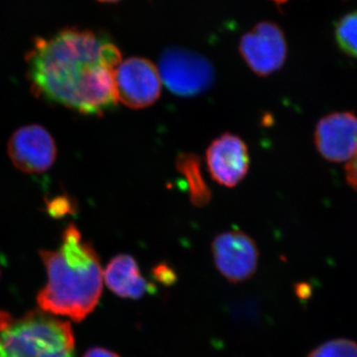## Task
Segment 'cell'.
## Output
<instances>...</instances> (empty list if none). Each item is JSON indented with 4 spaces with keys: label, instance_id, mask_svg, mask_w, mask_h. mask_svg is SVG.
<instances>
[{
    "label": "cell",
    "instance_id": "5",
    "mask_svg": "<svg viewBox=\"0 0 357 357\" xmlns=\"http://www.w3.org/2000/svg\"><path fill=\"white\" fill-rule=\"evenodd\" d=\"M211 250L215 267L231 283L248 280L257 270L259 250L255 241L241 230L218 234Z\"/></svg>",
    "mask_w": 357,
    "mask_h": 357
},
{
    "label": "cell",
    "instance_id": "10",
    "mask_svg": "<svg viewBox=\"0 0 357 357\" xmlns=\"http://www.w3.org/2000/svg\"><path fill=\"white\" fill-rule=\"evenodd\" d=\"M103 278L112 292L126 299H140L151 291V285L141 275L139 266L131 255L112 258L103 272Z\"/></svg>",
    "mask_w": 357,
    "mask_h": 357
},
{
    "label": "cell",
    "instance_id": "14",
    "mask_svg": "<svg viewBox=\"0 0 357 357\" xmlns=\"http://www.w3.org/2000/svg\"><path fill=\"white\" fill-rule=\"evenodd\" d=\"M152 274L159 283L165 286H172L177 281V275H176L175 270L166 263L156 265L152 270Z\"/></svg>",
    "mask_w": 357,
    "mask_h": 357
},
{
    "label": "cell",
    "instance_id": "1",
    "mask_svg": "<svg viewBox=\"0 0 357 357\" xmlns=\"http://www.w3.org/2000/svg\"><path fill=\"white\" fill-rule=\"evenodd\" d=\"M35 96L79 114L102 115L116 107L115 45L88 30L65 29L38 38L26 56Z\"/></svg>",
    "mask_w": 357,
    "mask_h": 357
},
{
    "label": "cell",
    "instance_id": "16",
    "mask_svg": "<svg viewBox=\"0 0 357 357\" xmlns=\"http://www.w3.org/2000/svg\"><path fill=\"white\" fill-rule=\"evenodd\" d=\"M83 357H121L115 352L103 347H91L84 352Z\"/></svg>",
    "mask_w": 357,
    "mask_h": 357
},
{
    "label": "cell",
    "instance_id": "2",
    "mask_svg": "<svg viewBox=\"0 0 357 357\" xmlns=\"http://www.w3.org/2000/svg\"><path fill=\"white\" fill-rule=\"evenodd\" d=\"M46 268L45 287L37 295L41 311L79 323L95 311L102 293L100 257L81 231L70 223L63 232L59 250H41Z\"/></svg>",
    "mask_w": 357,
    "mask_h": 357
},
{
    "label": "cell",
    "instance_id": "15",
    "mask_svg": "<svg viewBox=\"0 0 357 357\" xmlns=\"http://www.w3.org/2000/svg\"><path fill=\"white\" fill-rule=\"evenodd\" d=\"M345 178L349 187L357 192V153L345 166Z\"/></svg>",
    "mask_w": 357,
    "mask_h": 357
},
{
    "label": "cell",
    "instance_id": "12",
    "mask_svg": "<svg viewBox=\"0 0 357 357\" xmlns=\"http://www.w3.org/2000/svg\"><path fill=\"white\" fill-rule=\"evenodd\" d=\"M335 38L345 55L357 59V11L347 14L335 23Z\"/></svg>",
    "mask_w": 357,
    "mask_h": 357
},
{
    "label": "cell",
    "instance_id": "8",
    "mask_svg": "<svg viewBox=\"0 0 357 357\" xmlns=\"http://www.w3.org/2000/svg\"><path fill=\"white\" fill-rule=\"evenodd\" d=\"M8 155L13 165L22 172L41 174L53 166L57 148L46 129L32 124L13 134L8 142Z\"/></svg>",
    "mask_w": 357,
    "mask_h": 357
},
{
    "label": "cell",
    "instance_id": "6",
    "mask_svg": "<svg viewBox=\"0 0 357 357\" xmlns=\"http://www.w3.org/2000/svg\"><path fill=\"white\" fill-rule=\"evenodd\" d=\"M239 52L256 75L269 76L285 64L287 58L285 35L275 23H259L243 35Z\"/></svg>",
    "mask_w": 357,
    "mask_h": 357
},
{
    "label": "cell",
    "instance_id": "9",
    "mask_svg": "<svg viewBox=\"0 0 357 357\" xmlns=\"http://www.w3.org/2000/svg\"><path fill=\"white\" fill-rule=\"evenodd\" d=\"M249 163L248 145L234 134H222L206 150V164L211 178L225 187L239 184L248 172Z\"/></svg>",
    "mask_w": 357,
    "mask_h": 357
},
{
    "label": "cell",
    "instance_id": "4",
    "mask_svg": "<svg viewBox=\"0 0 357 357\" xmlns=\"http://www.w3.org/2000/svg\"><path fill=\"white\" fill-rule=\"evenodd\" d=\"M117 100L133 109L153 105L161 95V77L153 63L133 57L121 62L114 73Z\"/></svg>",
    "mask_w": 357,
    "mask_h": 357
},
{
    "label": "cell",
    "instance_id": "11",
    "mask_svg": "<svg viewBox=\"0 0 357 357\" xmlns=\"http://www.w3.org/2000/svg\"><path fill=\"white\" fill-rule=\"evenodd\" d=\"M176 166L187 183L192 204L201 208L210 203L211 192L204 181L199 157L195 154H181L177 158Z\"/></svg>",
    "mask_w": 357,
    "mask_h": 357
},
{
    "label": "cell",
    "instance_id": "17",
    "mask_svg": "<svg viewBox=\"0 0 357 357\" xmlns=\"http://www.w3.org/2000/svg\"><path fill=\"white\" fill-rule=\"evenodd\" d=\"M74 351L75 349H57L45 352L35 357H75Z\"/></svg>",
    "mask_w": 357,
    "mask_h": 357
},
{
    "label": "cell",
    "instance_id": "13",
    "mask_svg": "<svg viewBox=\"0 0 357 357\" xmlns=\"http://www.w3.org/2000/svg\"><path fill=\"white\" fill-rule=\"evenodd\" d=\"M307 357H357V342L349 338H335L319 345Z\"/></svg>",
    "mask_w": 357,
    "mask_h": 357
},
{
    "label": "cell",
    "instance_id": "7",
    "mask_svg": "<svg viewBox=\"0 0 357 357\" xmlns=\"http://www.w3.org/2000/svg\"><path fill=\"white\" fill-rule=\"evenodd\" d=\"M314 139L326 161L349 163L357 153V115L351 112L326 115L317 124Z\"/></svg>",
    "mask_w": 357,
    "mask_h": 357
},
{
    "label": "cell",
    "instance_id": "3",
    "mask_svg": "<svg viewBox=\"0 0 357 357\" xmlns=\"http://www.w3.org/2000/svg\"><path fill=\"white\" fill-rule=\"evenodd\" d=\"M161 81L175 95H201L213 86L215 68L203 55L185 48H169L160 58Z\"/></svg>",
    "mask_w": 357,
    "mask_h": 357
},
{
    "label": "cell",
    "instance_id": "18",
    "mask_svg": "<svg viewBox=\"0 0 357 357\" xmlns=\"http://www.w3.org/2000/svg\"><path fill=\"white\" fill-rule=\"evenodd\" d=\"M100 2H116L119 1V0H98Z\"/></svg>",
    "mask_w": 357,
    "mask_h": 357
}]
</instances>
